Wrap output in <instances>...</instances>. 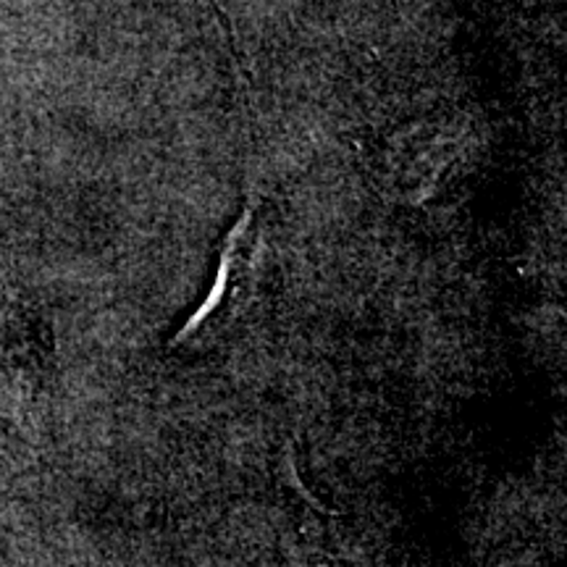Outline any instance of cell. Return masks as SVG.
<instances>
[{
	"instance_id": "6da1fadb",
	"label": "cell",
	"mask_w": 567,
	"mask_h": 567,
	"mask_svg": "<svg viewBox=\"0 0 567 567\" xmlns=\"http://www.w3.org/2000/svg\"><path fill=\"white\" fill-rule=\"evenodd\" d=\"M250 221H252V210L247 208L243 216H239V221L234 229L229 231V237H226V245H224V252H221V264H218V274H216V281H213V289L210 295L205 297V302L197 308V313L189 318L187 323H184V329L176 334L174 342H184L189 334H195L197 329H200V323H205L210 318L213 310L218 308V302H221V297L229 292V281H231V274H234V264H237V252H239V239L245 237L247 229H250Z\"/></svg>"
}]
</instances>
